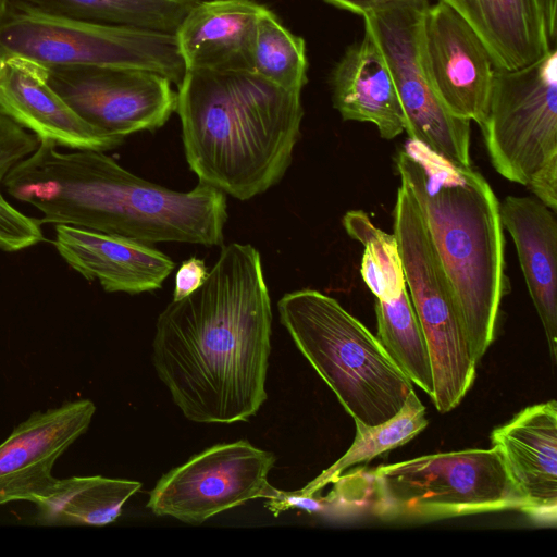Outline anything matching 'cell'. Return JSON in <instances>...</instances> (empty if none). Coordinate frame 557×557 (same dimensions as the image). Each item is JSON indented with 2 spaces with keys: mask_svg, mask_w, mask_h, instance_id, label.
<instances>
[{
  "mask_svg": "<svg viewBox=\"0 0 557 557\" xmlns=\"http://www.w3.org/2000/svg\"><path fill=\"white\" fill-rule=\"evenodd\" d=\"M507 470L529 503L528 515L555 522L557 513V404L530 406L491 434Z\"/></svg>",
  "mask_w": 557,
  "mask_h": 557,
  "instance_id": "obj_17",
  "label": "cell"
},
{
  "mask_svg": "<svg viewBox=\"0 0 557 557\" xmlns=\"http://www.w3.org/2000/svg\"><path fill=\"white\" fill-rule=\"evenodd\" d=\"M347 234L364 247L361 275L376 299L388 300L406 288L403 261L396 236L376 227L362 210H350L343 216Z\"/></svg>",
  "mask_w": 557,
  "mask_h": 557,
  "instance_id": "obj_27",
  "label": "cell"
},
{
  "mask_svg": "<svg viewBox=\"0 0 557 557\" xmlns=\"http://www.w3.org/2000/svg\"><path fill=\"white\" fill-rule=\"evenodd\" d=\"M45 240L39 218H32L12 206L0 191V250L16 252Z\"/></svg>",
  "mask_w": 557,
  "mask_h": 557,
  "instance_id": "obj_28",
  "label": "cell"
},
{
  "mask_svg": "<svg viewBox=\"0 0 557 557\" xmlns=\"http://www.w3.org/2000/svg\"><path fill=\"white\" fill-rule=\"evenodd\" d=\"M426 0L383 5L362 15L389 69L406 119L405 132L447 160L470 166L471 121L453 114L438 97L422 48Z\"/></svg>",
  "mask_w": 557,
  "mask_h": 557,
  "instance_id": "obj_10",
  "label": "cell"
},
{
  "mask_svg": "<svg viewBox=\"0 0 557 557\" xmlns=\"http://www.w3.org/2000/svg\"><path fill=\"white\" fill-rule=\"evenodd\" d=\"M338 9L360 16L383 5L409 0H323Z\"/></svg>",
  "mask_w": 557,
  "mask_h": 557,
  "instance_id": "obj_31",
  "label": "cell"
},
{
  "mask_svg": "<svg viewBox=\"0 0 557 557\" xmlns=\"http://www.w3.org/2000/svg\"><path fill=\"white\" fill-rule=\"evenodd\" d=\"M52 89L86 123L125 138L162 127L176 108L171 82L152 71L97 65L48 67Z\"/></svg>",
  "mask_w": 557,
  "mask_h": 557,
  "instance_id": "obj_12",
  "label": "cell"
},
{
  "mask_svg": "<svg viewBox=\"0 0 557 557\" xmlns=\"http://www.w3.org/2000/svg\"><path fill=\"white\" fill-rule=\"evenodd\" d=\"M49 140L16 163L2 185L30 205L41 224L71 225L145 244L221 245L226 196L199 182L175 191L138 177L104 151L62 152Z\"/></svg>",
  "mask_w": 557,
  "mask_h": 557,
  "instance_id": "obj_2",
  "label": "cell"
},
{
  "mask_svg": "<svg viewBox=\"0 0 557 557\" xmlns=\"http://www.w3.org/2000/svg\"><path fill=\"white\" fill-rule=\"evenodd\" d=\"M321 497L331 507H367L384 520L438 519L517 509L529 503L500 453L465 449L382 465L339 475Z\"/></svg>",
  "mask_w": 557,
  "mask_h": 557,
  "instance_id": "obj_5",
  "label": "cell"
},
{
  "mask_svg": "<svg viewBox=\"0 0 557 557\" xmlns=\"http://www.w3.org/2000/svg\"><path fill=\"white\" fill-rule=\"evenodd\" d=\"M54 15L175 34L200 0H21Z\"/></svg>",
  "mask_w": 557,
  "mask_h": 557,
  "instance_id": "obj_23",
  "label": "cell"
},
{
  "mask_svg": "<svg viewBox=\"0 0 557 557\" xmlns=\"http://www.w3.org/2000/svg\"><path fill=\"white\" fill-rule=\"evenodd\" d=\"M502 224L516 245L525 283L541 319L550 357L557 355V221L540 200L508 196L499 205Z\"/></svg>",
  "mask_w": 557,
  "mask_h": 557,
  "instance_id": "obj_19",
  "label": "cell"
},
{
  "mask_svg": "<svg viewBox=\"0 0 557 557\" xmlns=\"http://www.w3.org/2000/svg\"><path fill=\"white\" fill-rule=\"evenodd\" d=\"M275 459L246 440L213 445L162 475L147 508L199 525L249 500L270 499L276 492L268 480Z\"/></svg>",
  "mask_w": 557,
  "mask_h": 557,
  "instance_id": "obj_11",
  "label": "cell"
},
{
  "mask_svg": "<svg viewBox=\"0 0 557 557\" xmlns=\"http://www.w3.org/2000/svg\"><path fill=\"white\" fill-rule=\"evenodd\" d=\"M475 32L497 70L530 65L555 47L540 0H443Z\"/></svg>",
  "mask_w": 557,
  "mask_h": 557,
  "instance_id": "obj_21",
  "label": "cell"
},
{
  "mask_svg": "<svg viewBox=\"0 0 557 557\" xmlns=\"http://www.w3.org/2000/svg\"><path fill=\"white\" fill-rule=\"evenodd\" d=\"M377 339L401 372L432 397L430 354L419 319L406 288L388 300L376 299Z\"/></svg>",
  "mask_w": 557,
  "mask_h": 557,
  "instance_id": "obj_24",
  "label": "cell"
},
{
  "mask_svg": "<svg viewBox=\"0 0 557 557\" xmlns=\"http://www.w3.org/2000/svg\"><path fill=\"white\" fill-rule=\"evenodd\" d=\"M494 169L557 210V50L518 70H496L481 126Z\"/></svg>",
  "mask_w": 557,
  "mask_h": 557,
  "instance_id": "obj_7",
  "label": "cell"
},
{
  "mask_svg": "<svg viewBox=\"0 0 557 557\" xmlns=\"http://www.w3.org/2000/svg\"><path fill=\"white\" fill-rule=\"evenodd\" d=\"M272 309L259 251L222 247L205 283L159 314L151 360L183 416L245 422L268 395Z\"/></svg>",
  "mask_w": 557,
  "mask_h": 557,
  "instance_id": "obj_1",
  "label": "cell"
},
{
  "mask_svg": "<svg viewBox=\"0 0 557 557\" xmlns=\"http://www.w3.org/2000/svg\"><path fill=\"white\" fill-rule=\"evenodd\" d=\"M331 87L333 106L343 120L372 123L384 139L405 132L406 119L389 69L367 30L334 66Z\"/></svg>",
  "mask_w": 557,
  "mask_h": 557,
  "instance_id": "obj_20",
  "label": "cell"
},
{
  "mask_svg": "<svg viewBox=\"0 0 557 557\" xmlns=\"http://www.w3.org/2000/svg\"><path fill=\"white\" fill-rule=\"evenodd\" d=\"M52 242L60 257L108 293L131 295L162 286L175 263L150 245L71 225H55Z\"/></svg>",
  "mask_w": 557,
  "mask_h": 557,
  "instance_id": "obj_16",
  "label": "cell"
},
{
  "mask_svg": "<svg viewBox=\"0 0 557 557\" xmlns=\"http://www.w3.org/2000/svg\"><path fill=\"white\" fill-rule=\"evenodd\" d=\"M448 280L476 362L495 336L506 289L499 202L482 174L410 139L395 158Z\"/></svg>",
  "mask_w": 557,
  "mask_h": 557,
  "instance_id": "obj_4",
  "label": "cell"
},
{
  "mask_svg": "<svg viewBox=\"0 0 557 557\" xmlns=\"http://www.w3.org/2000/svg\"><path fill=\"white\" fill-rule=\"evenodd\" d=\"M177 87L184 153L199 182L248 200L281 181L300 137L301 92L251 71H186Z\"/></svg>",
  "mask_w": 557,
  "mask_h": 557,
  "instance_id": "obj_3",
  "label": "cell"
},
{
  "mask_svg": "<svg viewBox=\"0 0 557 557\" xmlns=\"http://www.w3.org/2000/svg\"><path fill=\"white\" fill-rule=\"evenodd\" d=\"M544 15L547 36L550 45L556 41V9L557 0H540Z\"/></svg>",
  "mask_w": 557,
  "mask_h": 557,
  "instance_id": "obj_32",
  "label": "cell"
},
{
  "mask_svg": "<svg viewBox=\"0 0 557 557\" xmlns=\"http://www.w3.org/2000/svg\"><path fill=\"white\" fill-rule=\"evenodd\" d=\"M202 259L191 257L182 262L175 275L173 300H180L198 289L208 277Z\"/></svg>",
  "mask_w": 557,
  "mask_h": 557,
  "instance_id": "obj_30",
  "label": "cell"
},
{
  "mask_svg": "<svg viewBox=\"0 0 557 557\" xmlns=\"http://www.w3.org/2000/svg\"><path fill=\"white\" fill-rule=\"evenodd\" d=\"M350 448L334 465L299 492L315 495L326 484L334 482L343 472L360 462H369L376 456L401 446L416 437L428 425L425 407L412 391L403 408L386 422L366 426L358 422Z\"/></svg>",
  "mask_w": 557,
  "mask_h": 557,
  "instance_id": "obj_25",
  "label": "cell"
},
{
  "mask_svg": "<svg viewBox=\"0 0 557 557\" xmlns=\"http://www.w3.org/2000/svg\"><path fill=\"white\" fill-rule=\"evenodd\" d=\"M0 111L58 147L108 151L124 143L82 120L49 85L48 67L22 55L0 57Z\"/></svg>",
  "mask_w": 557,
  "mask_h": 557,
  "instance_id": "obj_15",
  "label": "cell"
},
{
  "mask_svg": "<svg viewBox=\"0 0 557 557\" xmlns=\"http://www.w3.org/2000/svg\"><path fill=\"white\" fill-rule=\"evenodd\" d=\"M263 5L251 0L199 1L174 36L186 71H252L251 47Z\"/></svg>",
  "mask_w": 557,
  "mask_h": 557,
  "instance_id": "obj_18",
  "label": "cell"
},
{
  "mask_svg": "<svg viewBox=\"0 0 557 557\" xmlns=\"http://www.w3.org/2000/svg\"><path fill=\"white\" fill-rule=\"evenodd\" d=\"M4 55H22L47 67L143 69L176 86L186 74L174 34L59 16L21 0H0V57Z\"/></svg>",
  "mask_w": 557,
  "mask_h": 557,
  "instance_id": "obj_8",
  "label": "cell"
},
{
  "mask_svg": "<svg viewBox=\"0 0 557 557\" xmlns=\"http://www.w3.org/2000/svg\"><path fill=\"white\" fill-rule=\"evenodd\" d=\"M251 63L256 74L286 90L301 92L307 83L305 40L285 28L265 7L257 21Z\"/></svg>",
  "mask_w": 557,
  "mask_h": 557,
  "instance_id": "obj_26",
  "label": "cell"
},
{
  "mask_svg": "<svg viewBox=\"0 0 557 557\" xmlns=\"http://www.w3.org/2000/svg\"><path fill=\"white\" fill-rule=\"evenodd\" d=\"M95 412L91 400L78 399L16 425L0 444V505L42 497L58 480L55 461L88 430Z\"/></svg>",
  "mask_w": 557,
  "mask_h": 557,
  "instance_id": "obj_14",
  "label": "cell"
},
{
  "mask_svg": "<svg viewBox=\"0 0 557 557\" xmlns=\"http://www.w3.org/2000/svg\"><path fill=\"white\" fill-rule=\"evenodd\" d=\"M422 48L429 76L446 108L481 127L497 70L482 40L453 8L438 0L425 10Z\"/></svg>",
  "mask_w": 557,
  "mask_h": 557,
  "instance_id": "obj_13",
  "label": "cell"
},
{
  "mask_svg": "<svg viewBox=\"0 0 557 557\" xmlns=\"http://www.w3.org/2000/svg\"><path fill=\"white\" fill-rule=\"evenodd\" d=\"M38 145L39 139L34 134L0 111V188L10 170Z\"/></svg>",
  "mask_w": 557,
  "mask_h": 557,
  "instance_id": "obj_29",
  "label": "cell"
},
{
  "mask_svg": "<svg viewBox=\"0 0 557 557\" xmlns=\"http://www.w3.org/2000/svg\"><path fill=\"white\" fill-rule=\"evenodd\" d=\"M396 196L394 235L430 354L434 385L431 399L438 412L445 413L456 408L472 386L478 362L420 209L403 186Z\"/></svg>",
  "mask_w": 557,
  "mask_h": 557,
  "instance_id": "obj_9",
  "label": "cell"
},
{
  "mask_svg": "<svg viewBox=\"0 0 557 557\" xmlns=\"http://www.w3.org/2000/svg\"><path fill=\"white\" fill-rule=\"evenodd\" d=\"M141 483L102 475L58 479L34 504L41 525H95L114 522Z\"/></svg>",
  "mask_w": 557,
  "mask_h": 557,
  "instance_id": "obj_22",
  "label": "cell"
},
{
  "mask_svg": "<svg viewBox=\"0 0 557 557\" xmlns=\"http://www.w3.org/2000/svg\"><path fill=\"white\" fill-rule=\"evenodd\" d=\"M280 322L355 422L392 419L413 391L375 337L339 302L315 289L285 294Z\"/></svg>",
  "mask_w": 557,
  "mask_h": 557,
  "instance_id": "obj_6",
  "label": "cell"
}]
</instances>
